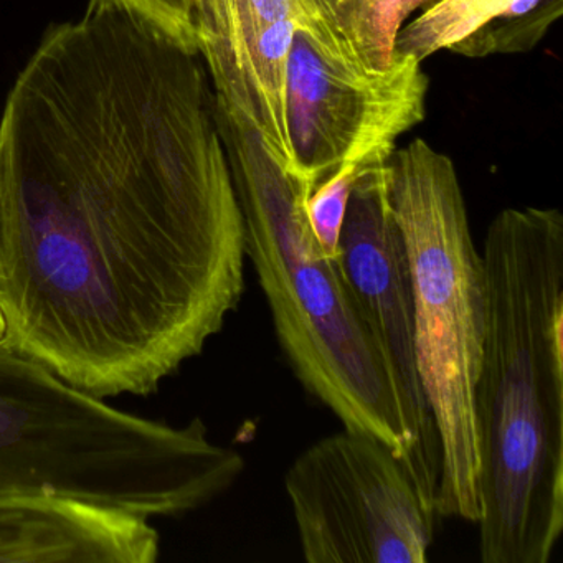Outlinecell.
<instances>
[{
	"label": "cell",
	"mask_w": 563,
	"mask_h": 563,
	"mask_svg": "<svg viewBox=\"0 0 563 563\" xmlns=\"http://www.w3.org/2000/svg\"><path fill=\"white\" fill-rule=\"evenodd\" d=\"M487 318L474 390L479 559L549 563L563 532V216L500 210L481 253Z\"/></svg>",
	"instance_id": "2"
},
{
	"label": "cell",
	"mask_w": 563,
	"mask_h": 563,
	"mask_svg": "<svg viewBox=\"0 0 563 563\" xmlns=\"http://www.w3.org/2000/svg\"><path fill=\"white\" fill-rule=\"evenodd\" d=\"M217 123L239 199L245 255L299 384L345 430L384 441L437 506L441 451L308 216L312 186L289 173L243 114L216 100Z\"/></svg>",
	"instance_id": "3"
},
{
	"label": "cell",
	"mask_w": 563,
	"mask_h": 563,
	"mask_svg": "<svg viewBox=\"0 0 563 563\" xmlns=\"http://www.w3.org/2000/svg\"><path fill=\"white\" fill-rule=\"evenodd\" d=\"M150 519L57 496H0V563H153Z\"/></svg>",
	"instance_id": "10"
},
{
	"label": "cell",
	"mask_w": 563,
	"mask_h": 563,
	"mask_svg": "<svg viewBox=\"0 0 563 563\" xmlns=\"http://www.w3.org/2000/svg\"><path fill=\"white\" fill-rule=\"evenodd\" d=\"M322 0H192L197 52L217 100L250 120L273 156L299 174L286 123V65L302 19Z\"/></svg>",
	"instance_id": "8"
},
{
	"label": "cell",
	"mask_w": 563,
	"mask_h": 563,
	"mask_svg": "<svg viewBox=\"0 0 563 563\" xmlns=\"http://www.w3.org/2000/svg\"><path fill=\"white\" fill-rule=\"evenodd\" d=\"M440 0H332L339 31L367 67L384 70L394 62L395 41L408 19Z\"/></svg>",
	"instance_id": "11"
},
{
	"label": "cell",
	"mask_w": 563,
	"mask_h": 563,
	"mask_svg": "<svg viewBox=\"0 0 563 563\" xmlns=\"http://www.w3.org/2000/svg\"><path fill=\"white\" fill-rule=\"evenodd\" d=\"M562 14L563 0H516L503 15L457 42L450 52L466 58L527 54Z\"/></svg>",
	"instance_id": "13"
},
{
	"label": "cell",
	"mask_w": 563,
	"mask_h": 563,
	"mask_svg": "<svg viewBox=\"0 0 563 563\" xmlns=\"http://www.w3.org/2000/svg\"><path fill=\"white\" fill-rule=\"evenodd\" d=\"M4 338H5L4 319H2V314H0V342H4Z\"/></svg>",
	"instance_id": "16"
},
{
	"label": "cell",
	"mask_w": 563,
	"mask_h": 563,
	"mask_svg": "<svg viewBox=\"0 0 563 563\" xmlns=\"http://www.w3.org/2000/svg\"><path fill=\"white\" fill-rule=\"evenodd\" d=\"M245 471L200 418L173 427L111 407L0 342V496H57L144 519L209 506Z\"/></svg>",
	"instance_id": "4"
},
{
	"label": "cell",
	"mask_w": 563,
	"mask_h": 563,
	"mask_svg": "<svg viewBox=\"0 0 563 563\" xmlns=\"http://www.w3.org/2000/svg\"><path fill=\"white\" fill-rule=\"evenodd\" d=\"M387 167L391 209L410 263L415 358L440 440L438 516L476 523L474 390L487 318L483 256L450 156L415 140L395 150Z\"/></svg>",
	"instance_id": "5"
},
{
	"label": "cell",
	"mask_w": 563,
	"mask_h": 563,
	"mask_svg": "<svg viewBox=\"0 0 563 563\" xmlns=\"http://www.w3.org/2000/svg\"><path fill=\"white\" fill-rule=\"evenodd\" d=\"M516 0H440L405 24L395 41V57L423 60L441 51H450L457 42L503 15Z\"/></svg>",
	"instance_id": "12"
},
{
	"label": "cell",
	"mask_w": 563,
	"mask_h": 563,
	"mask_svg": "<svg viewBox=\"0 0 563 563\" xmlns=\"http://www.w3.org/2000/svg\"><path fill=\"white\" fill-rule=\"evenodd\" d=\"M361 167L342 166L334 174L314 187L308 200V216L312 230L321 243L322 250L331 258L339 256V235L344 223L349 197L355 179L364 173Z\"/></svg>",
	"instance_id": "14"
},
{
	"label": "cell",
	"mask_w": 563,
	"mask_h": 563,
	"mask_svg": "<svg viewBox=\"0 0 563 563\" xmlns=\"http://www.w3.org/2000/svg\"><path fill=\"white\" fill-rule=\"evenodd\" d=\"M285 487L306 562H427L437 509L384 441L342 428L296 457Z\"/></svg>",
	"instance_id": "7"
},
{
	"label": "cell",
	"mask_w": 563,
	"mask_h": 563,
	"mask_svg": "<svg viewBox=\"0 0 563 563\" xmlns=\"http://www.w3.org/2000/svg\"><path fill=\"white\" fill-rule=\"evenodd\" d=\"M338 246L339 263L365 321L415 410L434 423L415 358L410 263L391 209L387 163L368 167L355 179Z\"/></svg>",
	"instance_id": "9"
},
{
	"label": "cell",
	"mask_w": 563,
	"mask_h": 563,
	"mask_svg": "<svg viewBox=\"0 0 563 563\" xmlns=\"http://www.w3.org/2000/svg\"><path fill=\"white\" fill-rule=\"evenodd\" d=\"M154 25L174 41L197 51L192 0H107Z\"/></svg>",
	"instance_id": "15"
},
{
	"label": "cell",
	"mask_w": 563,
	"mask_h": 563,
	"mask_svg": "<svg viewBox=\"0 0 563 563\" xmlns=\"http://www.w3.org/2000/svg\"><path fill=\"white\" fill-rule=\"evenodd\" d=\"M322 0L296 29L286 65V123L299 176L312 190L339 167L388 163L401 134L424 120L430 81L415 57L374 70Z\"/></svg>",
	"instance_id": "6"
},
{
	"label": "cell",
	"mask_w": 563,
	"mask_h": 563,
	"mask_svg": "<svg viewBox=\"0 0 563 563\" xmlns=\"http://www.w3.org/2000/svg\"><path fill=\"white\" fill-rule=\"evenodd\" d=\"M245 260L199 52L107 0L48 29L0 117L4 344L146 397L222 331Z\"/></svg>",
	"instance_id": "1"
}]
</instances>
